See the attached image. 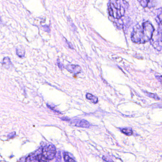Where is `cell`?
<instances>
[{
    "mask_svg": "<svg viewBox=\"0 0 162 162\" xmlns=\"http://www.w3.org/2000/svg\"><path fill=\"white\" fill-rule=\"evenodd\" d=\"M149 95H150L149 96L151 97V98H153L155 99H159V98L156 96V95H154V94H149Z\"/></svg>",
    "mask_w": 162,
    "mask_h": 162,
    "instance_id": "16",
    "label": "cell"
},
{
    "mask_svg": "<svg viewBox=\"0 0 162 162\" xmlns=\"http://www.w3.org/2000/svg\"><path fill=\"white\" fill-rule=\"evenodd\" d=\"M66 68L69 72L74 73L76 75L82 72V69L79 65H68L67 66H66Z\"/></svg>",
    "mask_w": 162,
    "mask_h": 162,
    "instance_id": "5",
    "label": "cell"
},
{
    "mask_svg": "<svg viewBox=\"0 0 162 162\" xmlns=\"http://www.w3.org/2000/svg\"><path fill=\"white\" fill-rule=\"evenodd\" d=\"M39 162H49L48 160L46 159L42 154H40L37 155Z\"/></svg>",
    "mask_w": 162,
    "mask_h": 162,
    "instance_id": "14",
    "label": "cell"
},
{
    "mask_svg": "<svg viewBox=\"0 0 162 162\" xmlns=\"http://www.w3.org/2000/svg\"><path fill=\"white\" fill-rule=\"evenodd\" d=\"M127 3L124 1H111L108 4L109 15L115 19H120L125 13Z\"/></svg>",
    "mask_w": 162,
    "mask_h": 162,
    "instance_id": "2",
    "label": "cell"
},
{
    "mask_svg": "<svg viewBox=\"0 0 162 162\" xmlns=\"http://www.w3.org/2000/svg\"><path fill=\"white\" fill-rule=\"evenodd\" d=\"M42 154L48 160H52L56 156V148L51 145L45 146L42 150Z\"/></svg>",
    "mask_w": 162,
    "mask_h": 162,
    "instance_id": "3",
    "label": "cell"
},
{
    "mask_svg": "<svg viewBox=\"0 0 162 162\" xmlns=\"http://www.w3.org/2000/svg\"><path fill=\"white\" fill-rule=\"evenodd\" d=\"M121 130L122 133L126 135L131 136L133 134V131L130 128H123V129H121Z\"/></svg>",
    "mask_w": 162,
    "mask_h": 162,
    "instance_id": "11",
    "label": "cell"
},
{
    "mask_svg": "<svg viewBox=\"0 0 162 162\" xmlns=\"http://www.w3.org/2000/svg\"><path fill=\"white\" fill-rule=\"evenodd\" d=\"M75 126L78 127H84V128H88L90 126L89 122L86 120H81L78 121L75 123Z\"/></svg>",
    "mask_w": 162,
    "mask_h": 162,
    "instance_id": "6",
    "label": "cell"
},
{
    "mask_svg": "<svg viewBox=\"0 0 162 162\" xmlns=\"http://www.w3.org/2000/svg\"><path fill=\"white\" fill-rule=\"evenodd\" d=\"M153 41L155 48L158 50H162V29L158 31Z\"/></svg>",
    "mask_w": 162,
    "mask_h": 162,
    "instance_id": "4",
    "label": "cell"
},
{
    "mask_svg": "<svg viewBox=\"0 0 162 162\" xmlns=\"http://www.w3.org/2000/svg\"><path fill=\"white\" fill-rule=\"evenodd\" d=\"M86 98L88 100H90L92 103H97L98 102V98L96 96L90 93H87L86 94Z\"/></svg>",
    "mask_w": 162,
    "mask_h": 162,
    "instance_id": "9",
    "label": "cell"
},
{
    "mask_svg": "<svg viewBox=\"0 0 162 162\" xmlns=\"http://www.w3.org/2000/svg\"><path fill=\"white\" fill-rule=\"evenodd\" d=\"M157 22L162 24V13H161V14L158 15V18H157Z\"/></svg>",
    "mask_w": 162,
    "mask_h": 162,
    "instance_id": "15",
    "label": "cell"
},
{
    "mask_svg": "<svg viewBox=\"0 0 162 162\" xmlns=\"http://www.w3.org/2000/svg\"><path fill=\"white\" fill-rule=\"evenodd\" d=\"M16 54L19 56V57L21 58V57H24L25 55V51L24 50L20 49H16Z\"/></svg>",
    "mask_w": 162,
    "mask_h": 162,
    "instance_id": "13",
    "label": "cell"
},
{
    "mask_svg": "<svg viewBox=\"0 0 162 162\" xmlns=\"http://www.w3.org/2000/svg\"><path fill=\"white\" fill-rule=\"evenodd\" d=\"M26 162H39L38 156L34 155H29L26 158Z\"/></svg>",
    "mask_w": 162,
    "mask_h": 162,
    "instance_id": "10",
    "label": "cell"
},
{
    "mask_svg": "<svg viewBox=\"0 0 162 162\" xmlns=\"http://www.w3.org/2000/svg\"><path fill=\"white\" fill-rule=\"evenodd\" d=\"M155 28L149 21H146L142 25H136L133 29L131 34V40L133 42L142 44L152 39Z\"/></svg>",
    "mask_w": 162,
    "mask_h": 162,
    "instance_id": "1",
    "label": "cell"
},
{
    "mask_svg": "<svg viewBox=\"0 0 162 162\" xmlns=\"http://www.w3.org/2000/svg\"><path fill=\"white\" fill-rule=\"evenodd\" d=\"M64 158L65 162H76L74 159H72L69 156L68 154L66 153H64Z\"/></svg>",
    "mask_w": 162,
    "mask_h": 162,
    "instance_id": "12",
    "label": "cell"
},
{
    "mask_svg": "<svg viewBox=\"0 0 162 162\" xmlns=\"http://www.w3.org/2000/svg\"><path fill=\"white\" fill-rule=\"evenodd\" d=\"M140 2L141 5L143 7L145 8V7H153L154 6L155 2L153 1H144V0H142V1H138Z\"/></svg>",
    "mask_w": 162,
    "mask_h": 162,
    "instance_id": "7",
    "label": "cell"
},
{
    "mask_svg": "<svg viewBox=\"0 0 162 162\" xmlns=\"http://www.w3.org/2000/svg\"><path fill=\"white\" fill-rule=\"evenodd\" d=\"M2 64L4 68L7 69H8L12 65V63L9 57H6L3 58Z\"/></svg>",
    "mask_w": 162,
    "mask_h": 162,
    "instance_id": "8",
    "label": "cell"
}]
</instances>
